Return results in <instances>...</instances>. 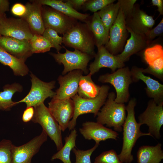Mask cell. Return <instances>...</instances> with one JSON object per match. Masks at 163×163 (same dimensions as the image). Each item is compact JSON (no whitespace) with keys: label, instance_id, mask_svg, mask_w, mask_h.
<instances>
[{"label":"cell","instance_id":"obj_1","mask_svg":"<svg viewBox=\"0 0 163 163\" xmlns=\"http://www.w3.org/2000/svg\"><path fill=\"white\" fill-rule=\"evenodd\" d=\"M136 104V99L132 98L126 106L127 115L123 126V143L121 151L118 155L120 160L123 163H131L134 160L132 154V149L136 141L140 137L152 136L149 133L142 132L141 125L137 123L135 117L134 108Z\"/></svg>","mask_w":163,"mask_h":163},{"label":"cell","instance_id":"obj_2","mask_svg":"<svg viewBox=\"0 0 163 163\" xmlns=\"http://www.w3.org/2000/svg\"><path fill=\"white\" fill-rule=\"evenodd\" d=\"M63 43L68 47L87 54L93 57L95 43L92 33L85 23L78 22L63 35Z\"/></svg>","mask_w":163,"mask_h":163},{"label":"cell","instance_id":"obj_3","mask_svg":"<svg viewBox=\"0 0 163 163\" xmlns=\"http://www.w3.org/2000/svg\"><path fill=\"white\" fill-rule=\"evenodd\" d=\"M116 95L113 92L108 93L104 105L97 115V122L109 127H113L115 131L121 132L126 115L124 104L115 102Z\"/></svg>","mask_w":163,"mask_h":163},{"label":"cell","instance_id":"obj_4","mask_svg":"<svg viewBox=\"0 0 163 163\" xmlns=\"http://www.w3.org/2000/svg\"><path fill=\"white\" fill-rule=\"evenodd\" d=\"M109 89L108 85H103L101 86L98 95L94 98H84L77 94L71 98L74 103V111L73 117L68 125V128L69 130L74 129L77 119L80 115L92 113L94 117L97 116L100 108L106 100Z\"/></svg>","mask_w":163,"mask_h":163},{"label":"cell","instance_id":"obj_5","mask_svg":"<svg viewBox=\"0 0 163 163\" xmlns=\"http://www.w3.org/2000/svg\"><path fill=\"white\" fill-rule=\"evenodd\" d=\"M98 80L103 83H109L114 88L116 95L115 102L124 104L129 99V87L133 82L128 67L118 69L112 73H106L99 76Z\"/></svg>","mask_w":163,"mask_h":163},{"label":"cell","instance_id":"obj_6","mask_svg":"<svg viewBox=\"0 0 163 163\" xmlns=\"http://www.w3.org/2000/svg\"><path fill=\"white\" fill-rule=\"evenodd\" d=\"M34 113L32 121L38 123L43 130L55 143L58 151L63 146L62 130L56 120L44 103L34 107Z\"/></svg>","mask_w":163,"mask_h":163},{"label":"cell","instance_id":"obj_7","mask_svg":"<svg viewBox=\"0 0 163 163\" xmlns=\"http://www.w3.org/2000/svg\"><path fill=\"white\" fill-rule=\"evenodd\" d=\"M31 78V87L28 94L22 100L16 102V104L25 103L26 107L36 106L43 103L48 97L53 98L56 92L53 91L55 87L56 82L52 81L46 82H43L32 73Z\"/></svg>","mask_w":163,"mask_h":163},{"label":"cell","instance_id":"obj_8","mask_svg":"<svg viewBox=\"0 0 163 163\" xmlns=\"http://www.w3.org/2000/svg\"><path fill=\"white\" fill-rule=\"evenodd\" d=\"M64 47L66 50L64 53H50L49 54L59 64H62L64 67L62 75L75 70H82L85 74H88L87 66L89 61L93 58L90 55L75 49L71 51Z\"/></svg>","mask_w":163,"mask_h":163},{"label":"cell","instance_id":"obj_9","mask_svg":"<svg viewBox=\"0 0 163 163\" xmlns=\"http://www.w3.org/2000/svg\"><path fill=\"white\" fill-rule=\"evenodd\" d=\"M128 33L124 15L120 8L117 19L110 29L109 40L104 47L114 55L119 54L123 50Z\"/></svg>","mask_w":163,"mask_h":163},{"label":"cell","instance_id":"obj_10","mask_svg":"<svg viewBox=\"0 0 163 163\" xmlns=\"http://www.w3.org/2000/svg\"><path fill=\"white\" fill-rule=\"evenodd\" d=\"M34 34L27 22L21 18H0V35L30 41Z\"/></svg>","mask_w":163,"mask_h":163},{"label":"cell","instance_id":"obj_11","mask_svg":"<svg viewBox=\"0 0 163 163\" xmlns=\"http://www.w3.org/2000/svg\"><path fill=\"white\" fill-rule=\"evenodd\" d=\"M163 104L158 105L153 99L150 100L147 107L138 117L139 123L145 124L149 127V133L156 139L161 137L160 130L163 125Z\"/></svg>","mask_w":163,"mask_h":163},{"label":"cell","instance_id":"obj_12","mask_svg":"<svg viewBox=\"0 0 163 163\" xmlns=\"http://www.w3.org/2000/svg\"><path fill=\"white\" fill-rule=\"evenodd\" d=\"M42 14L45 27L64 34L78 22L51 8L42 7Z\"/></svg>","mask_w":163,"mask_h":163},{"label":"cell","instance_id":"obj_13","mask_svg":"<svg viewBox=\"0 0 163 163\" xmlns=\"http://www.w3.org/2000/svg\"><path fill=\"white\" fill-rule=\"evenodd\" d=\"M48 136L42 130L41 134L22 145H13L12 163H31L33 157L38 153L43 144L47 139Z\"/></svg>","mask_w":163,"mask_h":163},{"label":"cell","instance_id":"obj_14","mask_svg":"<svg viewBox=\"0 0 163 163\" xmlns=\"http://www.w3.org/2000/svg\"><path fill=\"white\" fill-rule=\"evenodd\" d=\"M48 109L59 124L62 131L68 128L74 113V106L71 98L59 100L52 98L48 103Z\"/></svg>","mask_w":163,"mask_h":163},{"label":"cell","instance_id":"obj_15","mask_svg":"<svg viewBox=\"0 0 163 163\" xmlns=\"http://www.w3.org/2000/svg\"><path fill=\"white\" fill-rule=\"evenodd\" d=\"M125 19L127 28L141 35L152 29L155 23L153 17L141 9L138 4L134 5L131 13Z\"/></svg>","mask_w":163,"mask_h":163},{"label":"cell","instance_id":"obj_16","mask_svg":"<svg viewBox=\"0 0 163 163\" xmlns=\"http://www.w3.org/2000/svg\"><path fill=\"white\" fill-rule=\"evenodd\" d=\"M83 72L79 69L70 72L58 78L59 88L56 91L54 99L63 100L72 98L78 93V84Z\"/></svg>","mask_w":163,"mask_h":163},{"label":"cell","instance_id":"obj_17","mask_svg":"<svg viewBox=\"0 0 163 163\" xmlns=\"http://www.w3.org/2000/svg\"><path fill=\"white\" fill-rule=\"evenodd\" d=\"M143 54L144 60L148 65L146 69H142L143 73H149L163 81V48L162 45L156 44L147 47Z\"/></svg>","mask_w":163,"mask_h":163},{"label":"cell","instance_id":"obj_18","mask_svg":"<svg viewBox=\"0 0 163 163\" xmlns=\"http://www.w3.org/2000/svg\"><path fill=\"white\" fill-rule=\"evenodd\" d=\"M79 130L85 139H92L95 141V143L99 145L101 141L107 139L116 140L119 135L116 131L97 122L86 121L83 123L82 127Z\"/></svg>","mask_w":163,"mask_h":163},{"label":"cell","instance_id":"obj_19","mask_svg":"<svg viewBox=\"0 0 163 163\" xmlns=\"http://www.w3.org/2000/svg\"><path fill=\"white\" fill-rule=\"evenodd\" d=\"M143 68L133 66L130 70L133 82L141 80L146 84L145 88L147 96L159 105L163 104V85L158 81L145 75Z\"/></svg>","mask_w":163,"mask_h":163},{"label":"cell","instance_id":"obj_20","mask_svg":"<svg viewBox=\"0 0 163 163\" xmlns=\"http://www.w3.org/2000/svg\"><path fill=\"white\" fill-rule=\"evenodd\" d=\"M94 61L89 65V74L92 75L102 68L110 69L113 72L117 69L125 67V64L116 56L109 52L104 46L97 47Z\"/></svg>","mask_w":163,"mask_h":163},{"label":"cell","instance_id":"obj_21","mask_svg":"<svg viewBox=\"0 0 163 163\" xmlns=\"http://www.w3.org/2000/svg\"><path fill=\"white\" fill-rule=\"evenodd\" d=\"M27 12L22 18L27 23L34 34L42 35L45 28L42 14V5L36 0L27 3L25 5Z\"/></svg>","mask_w":163,"mask_h":163},{"label":"cell","instance_id":"obj_22","mask_svg":"<svg viewBox=\"0 0 163 163\" xmlns=\"http://www.w3.org/2000/svg\"><path fill=\"white\" fill-rule=\"evenodd\" d=\"M0 46L14 56L25 60L32 54L30 41L0 35Z\"/></svg>","mask_w":163,"mask_h":163},{"label":"cell","instance_id":"obj_23","mask_svg":"<svg viewBox=\"0 0 163 163\" xmlns=\"http://www.w3.org/2000/svg\"><path fill=\"white\" fill-rule=\"evenodd\" d=\"M126 28L130 36L127 40L123 51L116 55L123 63L128 61L133 55L145 49L149 44L146 40L145 35L136 33Z\"/></svg>","mask_w":163,"mask_h":163},{"label":"cell","instance_id":"obj_24","mask_svg":"<svg viewBox=\"0 0 163 163\" xmlns=\"http://www.w3.org/2000/svg\"><path fill=\"white\" fill-rule=\"evenodd\" d=\"M90 17L85 23L92 34L95 45L97 47L104 46L109 40V32L102 22L97 12L94 13L91 18Z\"/></svg>","mask_w":163,"mask_h":163},{"label":"cell","instance_id":"obj_25","mask_svg":"<svg viewBox=\"0 0 163 163\" xmlns=\"http://www.w3.org/2000/svg\"><path fill=\"white\" fill-rule=\"evenodd\" d=\"M42 5H47L70 18L85 23L90 16L87 14L80 13L66 2L60 0H37Z\"/></svg>","mask_w":163,"mask_h":163},{"label":"cell","instance_id":"obj_26","mask_svg":"<svg viewBox=\"0 0 163 163\" xmlns=\"http://www.w3.org/2000/svg\"><path fill=\"white\" fill-rule=\"evenodd\" d=\"M137 163H160L163 159L161 144L140 147L137 153Z\"/></svg>","mask_w":163,"mask_h":163},{"label":"cell","instance_id":"obj_27","mask_svg":"<svg viewBox=\"0 0 163 163\" xmlns=\"http://www.w3.org/2000/svg\"><path fill=\"white\" fill-rule=\"evenodd\" d=\"M25 61L14 56L0 46V62L8 66L15 75L23 76L28 74L29 69Z\"/></svg>","mask_w":163,"mask_h":163},{"label":"cell","instance_id":"obj_28","mask_svg":"<svg viewBox=\"0 0 163 163\" xmlns=\"http://www.w3.org/2000/svg\"><path fill=\"white\" fill-rule=\"evenodd\" d=\"M91 75H82L80 79L78 91L80 97L85 99L96 97L99 94L101 86L96 85L92 81Z\"/></svg>","mask_w":163,"mask_h":163},{"label":"cell","instance_id":"obj_29","mask_svg":"<svg viewBox=\"0 0 163 163\" xmlns=\"http://www.w3.org/2000/svg\"><path fill=\"white\" fill-rule=\"evenodd\" d=\"M77 132L75 129L72 130L70 133L64 138L65 144L61 149L53 155L51 160L56 159L61 160L63 163H72L70 159L71 150L76 146V140L77 136Z\"/></svg>","mask_w":163,"mask_h":163},{"label":"cell","instance_id":"obj_30","mask_svg":"<svg viewBox=\"0 0 163 163\" xmlns=\"http://www.w3.org/2000/svg\"><path fill=\"white\" fill-rule=\"evenodd\" d=\"M3 90L0 91V110L8 111L16 104L12 100L14 94L22 90V86L18 83L7 84L3 87Z\"/></svg>","mask_w":163,"mask_h":163},{"label":"cell","instance_id":"obj_31","mask_svg":"<svg viewBox=\"0 0 163 163\" xmlns=\"http://www.w3.org/2000/svg\"><path fill=\"white\" fill-rule=\"evenodd\" d=\"M120 6L119 2L108 5L97 12L103 23L108 31L116 20Z\"/></svg>","mask_w":163,"mask_h":163},{"label":"cell","instance_id":"obj_32","mask_svg":"<svg viewBox=\"0 0 163 163\" xmlns=\"http://www.w3.org/2000/svg\"><path fill=\"white\" fill-rule=\"evenodd\" d=\"M32 54L45 53L49 51L53 46L42 35L34 34L30 41Z\"/></svg>","mask_w":163,"mask_h":163},{"label":"cell","instance_id":"obj_33","mask_svg":"<svg viewBox=\"0 0 163 163\" xmlns=\"http://www.w3.org/2000/svg\"><path fill=\"white\" fill-rule=\"evenodd\" d=\"M13 145L8 139H3L0 142V163H12Z\"/></svg>","mask_w":163,"mask_h":163},{"label":"cell","instance_id":"obj_34","mask_svg":"<svg viewBox=\"0 0 163 163\" xmlns=\"http://www.w3.org/2000/svg\"><path fill=\"white\" fill-rule=\"evenodd\" d=\"M42 35L47 40L57 52L62 48L63 37L59 36L55 31L50 28H46Z\"/></svg>","mask_w":163,"mask_h":163},{"label":"cell","instance_id":"obj_35","mask_svg":"<svg viewBox=\"0 0 163 163\" xmlns=\"http://www.w3.org/2000/svg\"><path fill=\"white\" fill-rule=\"evenodd\" d=\"M94 163H123L113 149L104 152L96 157Z\"/></svg>","mask_w":163,"mask_h":163},{"label":"cell","instance_id":"obj_36","mask_svg":"<svg viewBox=\"0 0 163 163\" xmlns=\"http://www.w3.org/2000/svg\"><path fill=\"white\" fill-rule=\"evenodd\" d=\"M99 144L95 143L92 148L86 150H81L74 148L72 149L75 155V163H91V156L98 147Z\"/></svg>","mask_w":163,"mask_h":163},{"label":"cell","instance_id":"obj_37","mask_svg":"<svg viewBox=\"0 0 163 163\" xmlns=\"http://www.w3.org/2000/svg\"><path fill=\"white\" fill-rule=\"evenodd\" d=\"M115 0H88L82 6L85 11L89 10L95 13L107 5L113 3Z\"/></svg>","mask_w":163,"mask_h":163},{"label":"cell","instance_id":"obj_38","mask_svg":"<svg viewBox=\"0 0 163 163\" xmlns=\"http://www.w3.org/2000/svg\"><path fill=\"white\" fill-rule=\"evenodd\" d=\"M163 33V18L155 27L149 30L145 34L147 41L149 43L157 37L161 35Z\"/></svg>","mask_w":163,"mask_h":163},{"label":"cell","instance_id":"obj_39","mask_svg":"<svg viewBox=\"0 0 163 163\" xmlns=\"http://www.w3.org/2000/svg\"><path fill=\"white\" fill-rule=\"evenodd\" d=\"M136 0H118L120 8L124 15L125 19L131 13Z\"/></svg>","mask_w":163,"mask_h":163},{"label":"cell","instance_id":"obj_40","mask_svg":"<svg viewBox=\"0 0 163 163\" xmlns=\"http://www.w3.org/2000/svg\"><path fill=\"white\" fill-rule=\"evenodd\" d=\"M11 11L14 15L22 18L25 15L27 9L25 5L21 3H16L12 6Z\"/></svg>","mask_w":163,"mask_h":163},{"label":"cell","instance_id":"obj_41","mask_svg":"<svg viewBox=\"0 0 163 163\" xmlns=\"http://www.w3.org/2000/svg\"><path fill=\"white\" fill-rule=\"evenodd\" d=\"M34 113V107H26L23 112L22 120L25 123L29 122L32 119Z\"/></svg>","mask_w":163,"mask_h":163},{"label":"cell","instance_id":"obj_42","mask_svg":"<svg viewBox=\"0 0 163 163\" xmlns=\"http://www.w3.org/2000/svg\"><path fill=\"white\" fill-rule=\"evenodd\" d=\"M88 0H67L65 2L77 10L82 6Z\"/></svg>","mask_w":163,"mask_h":163},{"label":"cell","instance_id":"obj_43","mask_svg":"<svg viewBox=\"0 0 163 163\" xmlns=\"http://www.w3.org/2000/svg\"><path fill=\"white\" fill-rule=\"evenodd\" d=\"M9 2L7 0H0V15L5 17V12L9 11Z\"/></svg>","mask_w":163,"mask_h":163},{"label":"cell","instance_id":"obj_44","mask_svg":"<svg viewBox=\"0 0 163 163\" xmlns=\"http://www.w3.org/2000/svg\"><path fill=\"white\" fill-rule=\"evenodd\" d=\"M151 2L152 5L157 7V10L159 13L160 15L163 14V0H152Z\"/></svg>","mask_w":163,"mask_h":163},{"label":"cell","instance_id":"obj_45","mask_svg":"<svg viewBox=\"0 0 163 163\" xmlns=\"http://www.w3.org/2000/svg\"><path fill=\"white\" fill-rule=\"evenodd\" d=\"M1 17V16H0V18Z\"/></svg>","mask_w":163,"mask_h":163}]
</instances>
